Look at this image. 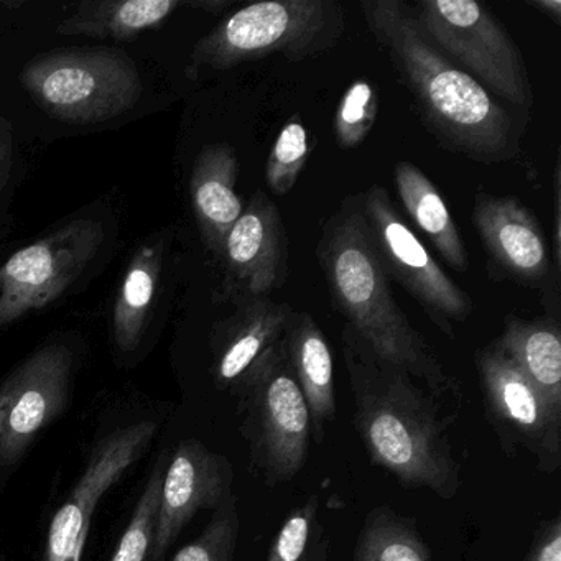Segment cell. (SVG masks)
<instances>
[{
  "mask_svg": "<svg viewBox=\"0 0 561 561\" xmlns=\"http://www.w3.org/2000/svg\"><path fill=\"white\" fill-rule=\"evenodd\" d=\"M360 9L412 94L422 123L443 149L488 165L520 156V129L511 114L433 44L413 5L364 0Z\"/></svg>",
  "mask_w": 561,
  "mask_h": 561,
  "instance_id": "obj_1",
  "label": "cell"
},
{
  "mask_svg": "<svg viewBox=\"0 0 561 561\" xmlns=\"http://www.w3.org/2000/svg\"><path fill=\"white\" fill-rule=\"evenodd\" d=\"M341 350L354 426L370 462L405 488L430 489L443 501L455 499L461 489V465L448 435L455 419L407 370L374 353L347 323Z\"/></svg>",
  "mask_w": 561,
  "mask_h": 561,
  "instance_id": "obj_2",
  "label": "cell"
},
{
  "mask_svg": "<svg viewBox=\"0 0 561 561\" xmlns=\"http://www.w3.org/2000/svg\"><path fill=\"white\" fill-rule=\"evenodd\" d=\"M317 257L334 305L374 353L420 380L438 402L461 403V383L400 310L367 238L357 196L344 199L324 222Z\"/></svg>",
  "mask_w": 561,
  "mask_h": 561,
  "instance_id": "obj_3",
  "label": "cell"
},
{
  "mask_svg": "<svg viewBox=\"0 0 561 561\" xmlns=\"http://www.w3.org/2000/svg\"><path fill=\"white\" fill-rule=\"evenodd\" d=\"M231 390L252 476L268 489L294 481L313 439L310 410L282 341L264 351Z\"/></svg>",
  "mask_w": 561,
  "mask_h": 561,
  "instance_id": "obj_4",
  "label": "cell"
},
{
  "mask_svg": "<svg viewBox=\"0 0 561 561\" xmlns=\"http://www.w3.org/2000/svg\"><path fill=\"white\" fill-rule=\"evenodd\" d=\"M344 27L336 0L257 2L226 19L199 45L196 58L221 70L271 55L304 61L336 47Z\"/></svg>",
  "mask_w": 561,
  "mask_h": 561,
  "instance_id": "obj_5",
  "label": "cell"
},
{
  "mask_svg": "<svg viewBox=\"0 0 561 561\" xmlns=\"http://www.w3.org/2000/svg\"><path fill=\"white\" fill-rule=\"evenodd\" d=\"M420 24L433 44L488 93L528 111L534 106L524 57L497 15L476 0H419Z\"/></svg>",
  "mask_w": 561,
  "mask_h": 561,
  "instance_id": "obj_6",
  "label": "cell"
},
{
  "mask_svg": "<svg viewBox=\"0 0 561 561\" xmlns=\"http://www.w3.org/2000/svg\"><path fill=\"white\" fill-rule=\"evenodd\" d=\"M357 205L383 274L419 301L443 334L456 340L455 321L465 323L474 310L471 297L433 261L386 188L370 186L357 196Z\"/></svg>",
  "mask_w": 561,
  "mask_h": 561,
  "instance_id": "obj_7",
  "label": "cell"
},
{
  "mask_svg": "<svg viewBox=\"0 0 561 561\" xmlns=\"http://www.w3.org/2000/svg\"><path fill=\"white\" fill-rule=\"evenodd\" d=\"M485 419L505 456L525 449L535 469L551 474L561 468V412L553 409L514 360L492 341L474 356Z\"/></svg>",
  "mask_w": 561,
  "mask_h": 561,
  "instance_id": "obj_8",
  "label": "cell"
},
{
  "mask_svg": "<svg viewBox=\"0 0 561 561\" xmlns=\"http://www.w3.org/2000/svg\"><path fill=\"white\" fill-rule=\"evenodd\" d=\"M159 423L140 420L117 426L94 446L83 472L48 525L44 561H83L88 535L101 499L150 448Z\"/></svg>",
  "mask_w": 561,
  "mask_h": 561,
  "instance_id": "obj_9",
  "label": "cell"
},
{
  "mask_svg": "<svg viewBox=\"0 0 561 561\" xmlns=\"http://www.w3.org/2000/svg\"><path fill=\"white\" fill-rule=\"evenodd\" d=\"M73 356L48 346L0 383V471L21 465L38 436L70 405Z\"/></svg>",
  "mask_w": 561,
  "mask_h": 561,
  "instance_id": "obj_10",
  "label": "cell"
},
{
  "mask_svg": "<svg viewBox=\"0 0 561 561\" xmlns=\"http://www.w3.org/2000/svg\"><path fill=\"white\" fill-rule=\"evenodd\" d=\"M107 54L48 58L32 68L28 83L65 119L87 123L114 116L139 96V78L123 57Z\"/></svg>",
  "mask_w": 561,
  "mask_h": 561,
  "instance_id": "obj_11",
  "label": "cell"
},
{
  "mask_svg": "<svg viewBox=\"0 0 561 561\" xmlns=\"http://www.w3.org/2000/svg\"><path fill=\"white\" fill-rule=\"evenodd\" d=\"M234 468L199 439H182L167 458L150 560L162 561L198 512H215L232 492Z\"/></svg>",
  "mask_w": 561,
  "mask_h": 561,
  "instance_id": "obj_12",
  "label": "cell"
},
{
  "mask_svg": "<svg viewBox=\"0 0 561 561\" xmlns=\"http://www.w3.org/2000/svg\"><path fill=\"white\" fill-rule=\"evenodd\" d=\"M222 252L231 290L241 298L268 297L288 278V238L277 205L262 190L249 199L226 234Z\"/></svg>",
  "mask_w": 561,
  "mask_h": 561,
  "instance_id": "obj_13",
  "label": "cell"
},
{
  "mask_svg": "<svg viewBox=\"0 0 561 561\" xmlns=\"http://www.w3.org/2000/svg\"><path fill=\"white\" fill-rule=\"evenodd\" d=\"M472 219L485 251L499 267L518 284L534 288L550 285V242L530 208L514 196L478 192Z\"/></svg>",
  "mask_w": 561,
  "mask_h": 561,
  "instance_id": "obj_14",
  "label": "cell"
},
{
  "mask_svg": "<svg viewBox=\"0 0 561 561\" xmlns=\"http://www.w3.org/2000/svg\"><path fill=\"white\" fill-rule=\"evenodd\" d=\"M280 341L310 410L311 439L323 443L328 425L337 416L330 344L314 318L304 311L291 313Z\"/></svg>",
  "mask_w": 561,
  "mask_h": 561,
  "instance_id": "obj_15",
  "label": "cell"
},
{
  "mask_svg": "<svg viewBox=\"0 0 561 561\" xmlns=\"http://www.w3.org/2000/svg\"><path fill=\"white\" fill-rule=\"evenodd\" d=\"M294 311L290 305L268 297L241 298L238 311L222 324L216 340L213 374L218 389H231L254 360L280 340Z\"/></svg>",
  "mask_w": 561,
  "mask_h": 561,
  "instance_id": "obj_16",
  "label": "cell"
},
{
  "mask_svg": "<svg viewBox=\"0 0 561 561\" xmlns=\"http://www.w3.org/2000/svg\"><path fill=\"white\" fill-rule=\"evenodd\" d=\"M64 242V238H61ZM60 242L48 239L12 255L2 271L0 324L21 317L28 308L41 307L65 287L71 272L80 267L81 255L91 248L68 252Z\"/></svg>",
  "mask_w": 561,
  "mask_h": 561,
  "instance_id": "obj_17",
  "label": "cell"
},
{
  "mask_svg": "<svg viewBox=\"0 0 561 561\" xmlns=\"http://www.w3.org/2000/svg\"><path fill=\"white\" fill-rule=\"evenodd\" d=\"M497 344L553 409L561 412V330L557 320L507 314Z\"/></svg>",
  "mask_w": 561,
  "mask_h": 561,
  "instance_id": "obj_18",
  "label": "cell"
},
{
  "mask_svg": "<svg viewBox=\"0 0 561 561\" xmlns=\"http://www.w3.org/2000/svg\"><path fill=\"white\" fill-rule=\"evenodd\" d=\"M397 193L407 213L455 271L468 272L469 257L458 226L432 180L413 163L400 160L393 170Z\"/></svg>",
  "mask_w": 561,
  "mask_h": 561,
  "instance_id": "obj_19",
  "label": "cell"
},
{
  "mask_svg": "<svg viewBox=\"0 0 561 561\" xmlns=\"http://www.w3.org/2000/svg\"><path fill=\"white\" fill-rule=\"evenodd\" d=\"M238 159L229 146H216L199 157L193 176V203L205 229L206 241L222 251L226 234L241 216L244 205L236 195Z\"/></svg>",
  "mask_w": 561,
  "mask_h": 561,
  "instance_id": "obj_20",
  "label": "cell"
},
{
  "mask_svg": "<svg viewBox=\"0 0 561 561\" xmlns=\"http://www.w3.org/2000/svg\"><path fill=\"white\" fill-rule=\"evenodd\" d=\"M353 561H433L415 524L389 507L367 514L357 537Z\"/></svg>",
  "mask_w": 561,
  "mask_h": 561,
  "instance_id": "obj_21",
  "label": "cell"
},
{
  "mask_svg": "<svg viewBox=\"0 0 561 561\" xmlns=\"http://www.w3.org/2000/svg\"><path fill=\"white\" fill-rule=\"evenodd\" d=\"M318 507L320 499L313 494L288 514L272 540L267 561H328L330 541Z\"/></svg>",
  "mask_w": 561,
  "mask_h": 561,
  "instance_id": "obj_22",
  "label": "cell"
},
{
  "mask_svg": "<svg viewBox=\"0 0 561 561\" xmlns=\"http://www.w3.org/2000/svg\"><path fill=\"white\" fill-rule=\"evenodd\" d=\"M169 455L157 459L153 471L147 479L146 488L130 515L129 524L114 550L111 561H146L152 550L156 534L157 512H159L160 488H162L163 469Z\"/></svg>",
  "mask_w": 561,
  "mask_h": 561,
  "instance_id": "obj_23",
  "label": "cell"
},
{
  "mask_svg": "<svg viewBox=\"0 0 561 561\" xmlns=\"http://www.w3.org/2000/svg\"><path fill=\"white\" fill-rule=\"evenodd\" d=\"M239 530L238 497L231 494L213 512L202 534L180 548L170 561H236Z\"/></svg>",
  "mask_w": 561,
  "mask_h": 561,
  "instance_id": "obj_24",
  "label": "cell"
},
{
  "mask_svg": "<svg viewBox=\"0 0 561 561\" xmlns=\"http://www.w3.org/2000/svg\"><path fill=\"white\" fill-rule=\"evenodd\" d=\"M379 114V93L366 80L347 88L334 116V137L344 150L357 149L373 130Z\"/></svg>",
  "mask_w": 561,
  "mask_h": 561,
  "instance_id": "obj_25",
  "label": "cell"
},
{
  "mask_svg": "<svg viewBox=\"0 0 561 561\" xmlns=\"http://www.w3.org/2000/svg\"><path fill=\"white\" fill-rule=\"evenodd\" d=\"M310 153L308 134L300 121L291 119L282 127L265 169L268 188L278 196L290 193Z\"/></svg>",
  "mask_w": 561,
  "mask_h": 561,
  "instance_id": "obj_26",
  "label": "cell"
},
{
  "mask_svg": "<svg viewBox=\"0 0 561 561\" xmlns=\"http://www.w3.org/2000/svg\"><path fill=\"white\" fill-rule=\"evenodd\" d=\"M153 275L146 265H137L127 275L124 284L123 301L117 310V341L121 346H136L139 340L144 311L152 300Z\"/></svg>",
  "mask_w": 561,
  "mask_h": 561,
  "instance_id": "obj_27",
  "label": "cell"
},
{
  "mask_svg": "<svg viewBox=\"0 0 561 561\" xmlns=\"http://www.w3.org/2000/svg\"><path fill=\"white\" fill-rule=\"evenodd\" d=\"M176 5L175 0H130L117 11V27L129 32L150 27L163 21Z\"/></svg>",
  "mask_w": 561,
  "mask_h": 561,
  "instance_id": "obj_28",
  "label": "cell"
},
{
  "mask_svg": "<svg viewBox=\"0 0 561 561\" xmlns=\"http://www.w3.org/2000/svg\"><path fill=\"white\" fill-rule=\"evenodd\" d=\"M524 561H561V517L554 515L535 531Z\"/></svg>",
  "mask_w": 561,
  "mask_h": 561,
  "instance_id": "obj_29",
  "label": "cell"
},
{
  "mask_svg": "<svg viewBox=\"0 0 561 561\" xmlns=\"http://www.w3.org/2000/svg\"><path fill=\"white\" fill-rule=\"evenodd\" d=\"M560 160L554 169V264L560 262Z\"/></svg>",
  "mask_w": 561,
  "mask_h": 561,
  "instance_id": "obj_30",
  "label": "cell"
},
{
  "mask_svg": "<svg viewBox=\"0 0 561 561\" xmlns=\"http://www.w3.org/2000/svg\"><path fill=\"white\" fill-rule=\"evenodd\" d=\"M528 5L540 9L545 14L553 19L554 24H561V2L560 0H527Z\"/></svg>",
  "mask_w": 561,
  "mask_h": 561,
  "instance_id": "obj_31",
  "label": "cell"
}]
</instances>
